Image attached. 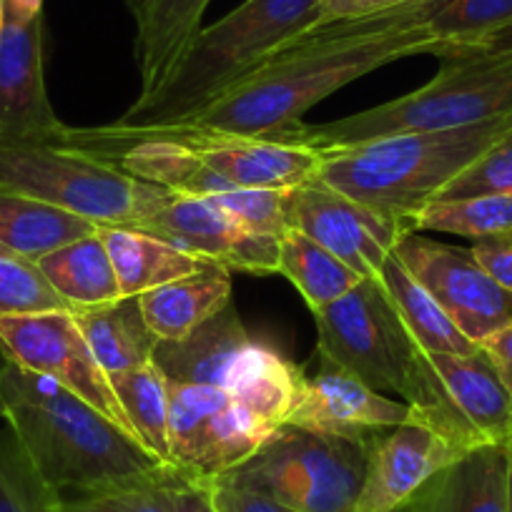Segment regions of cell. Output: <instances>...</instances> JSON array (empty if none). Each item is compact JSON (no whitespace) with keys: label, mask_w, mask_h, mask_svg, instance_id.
I'll return each mask as SVG.
<instances>
[{"label":"cell","mask_w":512,"mask_h":512,"mask_svg":"<svg viewBox=\"0 0 512 512\" xmlns=\"http://www.w3.org/2000/svg\"><path fill=\"white\" fill-rule=\"evenodd\" d=\"M322 0H244L201 28L171 81L144 103H131L118 126H176L259 71L317 26Z\"/></svg>","instance_id":"4"},{"label":"cell","mask_w":512,"mask_h":512,"mask_svg":"<svg viewBox=\"0 0 512 512\" xmlns=\"http://www.w3.org/2000/svg\"><path fill=\"white\" fill-rule=\"evenodd\" d=\"M71 314L106 374L154 362L159 337L146 324L139 297H121L98 307L71 309Z\"/></svg>","instance_id":"25"},{"label":"cell","mask_w":512,"mask_h":512,"mask_svg":"<svg viewBox=\"0 0 512 512\" xmlns=\"http://www.w3.org/2000/svg\"><path fill=\"white\" fill-rule=\"evenodd\" d=\"M277 274L289 279L312 314L342 299L364 279L332 251L297 229H289L279 239Z\"/></svg>","instance_id":"29"},{"label":"cell","mask_w":512,"mask_h":512,"mask_svg":"<svg viewBox=\"0 0 512 512\" xmlns=\"http://www.w3.org/2000/svg\"><path fill=\"white\" fill-rule=\"evenodd\" d=\"M209 487L216 512H299L262 492L244 490L226 482H209Z\"/></svg>","instance_id":"38"},{"label":"cell","mask_w":512,"mask_h":512,"mask_svg":"<svg viewBox=\"0 0 512 512\" xmlns=\"http://www.w3.org/2000/svg\"><path fill=\"white\" fill-rule=\"evenodd\" d=\"M470 251L475 254L477 262L482 264V269L502 289L512 294V236H495V239L475 241Z\"/></svg>","instance_id":"40"},{"label":"cell","mask_w":512,"mask_h":512,"mask_svg":"<svg viewBox=\"0 0 512 512\" xmlns=\"http://www.w3.org/2000/svg\"><path fill=\"white\" fill-rule=\"evenodd\" d=\"M420 0H322L317 16V26H329L337 21H354V18L377 16V13L397 11V8L412 6Z\"/></svg>","instance_id":"39"},{"label":"cell","mask_w":512,"mask_h":512,"mask_svg":"<svg viewBox=\"0 0 512 512\" xmlns=\"http://www.w3.org/2000/svg\"><path fill=\"white\" fill-rule=\"evenodd\" d=\"M254 234L282 239L289 231L287 189H231L206 196Z\"/></svg>","instance_id":"36"},{"label":"cell","mask_w":512,"mask_h":512,"mask_svg":"<svg viewBox=\"0 0 512 512\" xmlns=\"http://www.w3.org/2000/svg\"><path fill=\"white\" fill-rule=\"evenodd\" d=\"M467 425L482 445L512 440V392L487 354H427Z\"/></svg>","instance_id":"21"},{"label":"cell","mask_w":512,"mask_h":512,"mask_svg":"<svg viewBox=\"0 0 512 512\" xmlns=\"http://www.w3.org/2000/svg\"><path fill=\"white\" fill-rule=\"evenodd\" d=\"M0 395L3 422L58 497L121 485L166 467L81 397L11 359L0 377Z\"/></svg>","instance_id":"2"},{"label":"cell","mask_w":512,"mask_h":512,"mask_svg":"<svg viewBox=\"0 0 512 512\" xmlns=\"http://www.w3.org/2000/svg\"><path fill=\"white\" fill-rule=\"evenodd\" d=\"M3 26H6V0H0V33H3Z\"/></svg>","instance_id":"46"},{"label":"cell","mask_w":512,"mask_h":512,"mask_svg":"<svg viewBox=\"0 0 512 512\" xmlns=\"http://www.w3.org/2000/svg\"><path fill=\"white\" fill-rule=\"evenodd\" d=\"M440 61L435 78L417 91L337 121H297L274 139L327 154L387 136L450 131L512 116V53L457 51Z\"/></svg>","instance_id":"5"},{"label":"cell","mask_w":512,"mask_h":512,"mask_svg":"<svg viewBox=\"0 0 512 512\" xmlns=\"http://www.w3.org/2000/svg\"><path fill=\"white\" fill-rule=\"evenodd\" d=\"M314 324L319 357L337 362L382 395H400L415 420L460 452L482 445L377 277L362 279L342 299L314 312Z\"/></svg>","instance_id":"3"},{"label":"cell","mask_w":512,"mask_h":512,"mask_svg":"<svg viewBox=\"0 0 512 512\" xmlns=\"http://www.w3.org/2000/svg\"><path fill=\"white\" fill-rule=\"evenodd\" d=\"M38 267L71 309L98 307L121 299L111 256L98 231L51 251L38 259Z\"/></svg>","instance_id":"28"},{"label":"cell","mask_w":512,"mask_h":512,"mask_svg":"<svg viewBox=\"0 0 512 512\" xmlns=\"http://www.w3.org/2000/svg\"><path fill=\"white\" fill-rule=\"evenodd\" d=\"M63 126L43 78V18H6L0 33V141L48 144Z\"/></svg>","instance_id":"17"},{"label":"cell","mask_w":512,"mask_h":512,"mask_svg":"<svg viewBox=\"0 0 512 512\" xmlns=\"http://www.w3.org/2000/svg\"><path fill=\"white\" fill-rule=\"evenodd\" d=\"M98 231V224L41 199L0 191V244L38 262L51 251Z\"/></svg>","instance_id":"26"},{"label":"cell","mask_w":512,"mask_h":512,"mask_svg":"<svg viewBox=\"0 0 512 512\" xmlns=\"http://www.w3.org/2000/svg\"><path fill=\"white\" fill-rule=\"evenodd\" d=\"M171 502L174 512H216L209 482L194 480L171 467Z\"/></svg>","instance_id":"41"},{"label":"cell","mask_w":512,"mask_h":512,"mask_svg":"<svg viewBox=\"0 0 512 512\" xmlns=\"http://www.w3.org/2000/svg\"><path fill=\"white\" fill-rule=\"evenodd\" d=\"M134 18V63L141 88L134 103L154 98L199 36L211 0H126Z\"/></svg>","instance_id":"19"},{"label":"cell","mask_w":512,"mask_h":512,"mask_svg":"<svg viewBox=\"0 0 512 512\" xmlns=\"http://www.w3.org/2000/svg\"><path fill=\"white\" fill-rule=\"evenodd\" d=\"M58 495L36 475L13 432L0 427V512H56Z\"/></svg>","instance_id":"35"},{"label":"cell","mask_w":512,"mask_h":512,"mask_svg":"<svg viewBox=\"0 0 512 512\" xmlns=\"http://www.w3.org/2000/svg\"><path fill=\"white\" fill-rule=\"evenodd\" d=\"M8 364V354L3 352V347H0V377H3V369H6ZM0 422H3V395H0Z\"/></svg>","instance_id":"45"},{"label":"cell","mask_w":512,"mask_h":512,"mask_svg":"<svg viewBox=\"0 0 512 512\" xmlns=\"http://www.w3.org/2000/svg\"><path fill=\"white\" fill-rule=\"evenodd\" d=\"M369 445L284 425L244 465L214 482L262 492L299 512H354Z\"/></svg>","instance_id":"8"},{"label":"cell","mask_w":512,"mask_h":512,"mask_svg":"<svg viewBox=\"0 0 512 512\" xmlns=\"http://www.w3.org/2000/svg\"><path fill=\"white\" fill-rule=\"evenodd\" d=\"M304 372L269 344L251 342L236 362L229 395L269 432L287 425L299 397Z\"/></svg>","instance_id":"23"},{"label":"cell","mask_w":512,"mask_h":512,"mask_svg":"<svg viewBox=\"0 0 512 512\" xmlns=\"http://www.w3.org/2000/svg\"><path fill=\"white\" fill-rule=\"evenodd\" d=\"M510 23L512 0H445L430 18L432 33L445 43L440 56L470 46Z\"/></svg>","instance_id":"33"},{"label":"cell","mask_w":512,"mask_h":512,"mask_svg":"<svg viewBox=\"0 0 512 512\" xmlns=\"http://www.w3.org/2000/svg\"><path fill=\"white\" fill-rule=\"evenodd\" d=\"M108 379L141 447L169 465V379L154 362L108 374Z\"/></svg>","instance_id":"30"},{"label":"cell","mask_w":512,"mask_h":512,"mask_svg":"<svg viewBox=\"0 0 512 512\" xmlns=\"http://www.w3.org/2000/svg\"><path fill=\"white\" fill-rule=\"evenodd\" d=\"M56 309L71 312V307L43 277L38 262H31L0 244V317L56 312Z\"/></svg>","instance_id":"34"},{"label":"cell","mask_w":512,"mask_h":512,"mask_svg":"<svg viewBox=\"0 0 512 512\" xmlns=\"http://www.w3.org/2000/svg\"><path fill=\"white\" fill-rule=\"evenodd\" d=\"M400 512H512L510 442L462 452Z\"/></svg>","instance_id":"18"},{"label":"cell","mask_w":512,"mask_h":512,"mask_svg":"<svg viewBox=\"0 0 512 512\" xmlns=\"http://www.w3.org/2000/svg\"><path fill=\"white\" fill-rule=\"evenodd\" d=\"M56 512H174L171 467L101 490L58 497Z\"/></svg>","instance_id":"32"},{"label":"cell","mask_w":512,"mask_h":512,"mask_svg":"<svg viewBox=\"0 0 512 512\" xmlns=\"http://www.w3.org/2000/svg\"><path fill=\"white\" fill-rule=\"evenodd\" d=\"M477 347L487 354V359L492 362V367L497 369V374L502 377V382L510 387L512 392V324L495 329L492 334H487Z\"/></svg>","instance_id":"42"},{"label":"cell","mask_w":512,"mask_h":512,"mask_svg":"<svg viewBox=\"0 0 512 512\" xmlns=\"http://www.w3.org/2000/svg\"><path fill=\"white\" fill-rule=\"evenodd\" d=\"M141 312L159 339H181L231 304V272L209 264L201 272L141 294Z\"/></svg>","instance_id":"24"},{"label":"cell","mask_w":512,"mask_h":512,"mask_svg":"<svg viewBox=\"0 0 512 512\" xmlns=\"http://www.w3.org/2000/svg\"><path fill=\"white\" fill-rule=\"evenodd\" d=\"M410 417L412 407L407 402L384 397L337 362L319 357L317 374H304L287 425L317 435L372 442L382 432L405 425Z\"/></svg>","instance_id":"15"},{"label":"cell","mask_w":512,"mask_h":512,"mask_svg":"<svg viewBox=\"0 0 512 512\" xmlns=\"http://www.w3.org/2000/svg\"><path fill=\"white\" fill-rule=\"evenodd\" d=\"M254 342L234 304L181 339H159L154 364L169 382L196 387H229L231 372Z\"/></svg>","instance_id":"20"},{"label":"cell","mask_w":512,"mask_h":512,"mask_svg":"<svg viewBox=\"0 0 512 512\" xmlns=\"http://www.w3.org/2000/svg\"><path fill=\"white\" fill-rule=\"evenodd\" d=\"M43 0H6V18L13 21H33L41 16Z\"/></svg>","instance_id":"44"},{"label":"cell","mask_w":512,"mask_h":512,"mask_svg":"<svg viewBox=\"0 0 512 512\" xmlns=\"http://www.w3.org/2000/svg\"><path fill=\"white\" fill-rule=\"evenodd\" d=\"M457 51H485V53H512V23L510 26L500 28V31L490 33V36L480 38V41L470 43L465 48H457ZM450 51V53H457ZM447 56V53H445ZM442 58V56H440Z\"/></svg>","instance_id":"43"},{"label":"cell","mask_w":512,"mask_h":512,"mask_svg":"<svg viewBox=\"0 0 512 512\" xmlns=\"http://www.w3.org/2000/svg\"><path fill=\"white\" fill-rule=\"evenodd\" d=\"M445 0L312 28L231 91L189 118L191 126L241 136H277L339 88L410 56H440L430 18Z\"/></svg>","instance_id":"1"},{"label":"cell","mask_w":512,"mask_h":512,"mask_svg":"<svg viewBox=\"0 0 512 512\" xmlns=\"http://www.w3.org/2000/svg\"><path fill=\"white\" fill-rule=\"evenodd\" d=\"M512 128V116L450 131L400 134L322 154L319 179L412 231L422 206Z\"/></svg>","instance_id":"6"},{"label":"cell","mask_w":512,"mask_h":512,"mask_svg":"<svg viewBox=\"0 0 512 512\" xmlns=\"http://www.w3.org/2000/svg\"><path fill=\"white\" fill-rule=\"evenodd\" d=\"M0 191L33 196L98 226H136L174 196L111 161L36 141H0Z\"/></svg>","instance_id":"7"},{"label":"cell","mask_w":512,"mask_h":512,"mask_svg":"<svg viewBox=\"0 0 512 512\" xmlns=\"http://www.w3.org/2000/svg\"><path fill=\"white\" fill-rule=\"evenodd\" d=\"M224 387L169 382V465L214 482L244 465L272 437Z\"/></svg>","instance_id":"9"},{"label":"cell","mask_w":512,"mask_h":512,"mask_svg":"<svg viewBox=\"0 0 512 512\" xmlns=\"http://www.w3.org/2000/svg\"><path fill=\"white\" fill-rule=\"evenodd\" d=\"M395 256L470 342L480 344L487 334L512 324V294L482 269L470 249L410 231Z\"/></svg>","instance_id":"11"},{"label":"cell","mask_w":512,"mask_h":512,"mask_svg":"<svg viewBox=\"0 0 512 512\" xmlns=\"http://www.w3.org/2000/svg\"><path fill=\"white\" fill-rule=\"evenodd\" d=\"M477 194H512V128L452 184H447L437 199H462Z\"/></svg>","instance_id":"37"},{"label":"cell","mask_w":512,"mask_h":512,"mask_svg":"<svg viewBox=\"0 0 512 512\" xmlns=\"http://www.w3.org/2000/svg\"><path fill=\"white\" fill-rule=\"evenodd\" d=\"M384 292L390 297L397 317L407 327L425 354H475L477 344L460 332L445 309L432 299V294L412 277L395 254L377 272Z\"/></svg>","instance_id":"27"},{"label":"cell","mask_w":512,"mask_h":512,"mask_svg":"<svg viewBox=\"0 0 512 512\" xmlns=\"http://www.w3.org/2000/svg\"><path fill=\"white\" fill-rule=\"evenodd\" d=\"M412 231H437L482 241L512 236V194H477L462 199H435L422 206Z\"/></svg>","instance_id":"31"},{"label":"cell","mask_w":512,"mask_h":512,"mask_svg":"<svg viewBox=\"0 0 512 512\" xmlns=\"http://www.w3.org/2000/svg\"><path fill=\"white\" fill-rule=\"evenodd\" d=\"M98 234L111 256L121 297H141L211 264L134 226H98Z\"/></svg>","instance_id":"22"},{"label":"cell","mask_w":512,"mask_h":512,"mask_svg":"<svg viewBox=\"0 0 512 512\" xmlns=\"http://www.w3.org/2000/svg\"><path fill=\"white\" fill-rule=\"evenodd\" d=\"M510 457H512V440H510Z\"/></svg>","instance_id":"47"},{"label":"cell","mask_w":512,"mask_h":512,"mask_svg":"<svg viewBox=\"0 0 512 512\" xmlns=\"http://www.w3.org/2000/svg\"><path fill=\"white\" fill-rule=\"evenodd\" d=\"M460 455L457 447L415 417L382 432L369 445L354 512H400L442 467Z\"/></svg>","instance_id":"16"},{"label":"cell","mask_w":512,"mask_h":512,"mask_svg":"<svg viewBox=\"0 0 512 512\" xmlns=\"http://www.w3.org/2000/svg\"><path fill=\"white\" fill-rule=\"evenodd\" d=\"M0 347L13 364L58 382L101 412L123 435L139 442L113 392L111 379L68 309L0 317Z\"/></svg>","instance_id":"10"},{"label":"cell","mask_w":512,"mask_h":512,"mask_svg":"<svg viewBox=\"0 0 512 512\" xmlns=\"http://www.w3.org/2000/svg\"><path fill=\"white\" fill-rule=\"evenodd\" d=\"M156 128H164L171 139L194 151L234 189H292L314 179L322 166L319 151L274 136L224 134L191 123Z\"/></svg>","instance_id":"14"},{"label":"cell","mask_w":512,"mask_h":512,"mask_svg":"<svg viewBox=\"0 0 512 512\" xmlns=\"http://www.w3.org/2000/svg\"><path fill=\"white\" fill-rule=\"evenodd\" d=\"M134 229L159 236L176 249L229 272L277 274L279 269V239L254 234L206 196L174 194Z\"/></svg>","instance_id":"13"},{"label":"cell","mask_w":512,"mask_h":512,"mask_svg":"<svg viewBox=\"0 0 512 512\" xmlns=\"http://www.w3.org/2000/svg\"><path fill=\"white\" fill-rule=\"evenodd\" d=\"M289 229H297L332 251L359 277H377L397 244L410 234L400 221L332 189L319 176L287 189Z\"/></svg>","instance_id":"12"}]
</instances>
